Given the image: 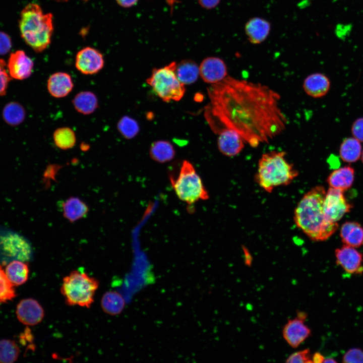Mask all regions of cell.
I'll use <instances>...</instances> for the list:
<instances>
[{
    "label": "cell",
    "mask_w": 363,
    "mask_h": 363,
    "mask_svg": "<svg viewBox=\"0 0 363 363\" xmlns=\"http://www.w3.org/2000/svg\"><path fill=\"white\" fill-rule=\"evenodd\" d=\"M14 286L0 265V305L7 303L15 297Z\"/></svg>",
    "instance_id": "cell-32"
},
{
    "label": "cell",
    "mask_w": 363,
    "mask_h": 363,
    "mask_svg": "<svg viewBox=\"0 0 363 363\" xmlns=\"http://www.w3.org/2000/svg\"><path fill=\"white\" fill-rule=\"evenodd\" d=\"M176 63L171 62L163 67L154 69L147 83L163 101L180 100L185 93V88L175 74Z\"/></svg>",
    "instance_id": "cell-7"
},
{
    "label": "cell",
    "mask_w": 363,
    "mask_h": 363,
    "mask_svg": "<svg viewBox=\"0 0 363 363\" xmlns=\"http://www.w3.org/2000/svg\"><path fill=\"white\" fill-rule=\"evenodd\" d=\"M323 362H325V363H329V362L334 363L335 362V363H336V362H337V361L332 357H328V358H324Z\"/></svg>",
    "instance_id": "cell-43"
},
{
    "label": "cell",
    "mask_w": 363,
    "mask_h": 363,
    "mask_svg": "<svg viewBox=\"0 0 363 363\" xmlns=\"http://www.w3.org/2000/svg\"><path fill=\"white\" fill-rule=\"evenodd\" d=\"M199 75L206 83L214 84L227 77V69L224 61L217 57H208L199 66Z\"/></svg>",
    "instance_id": "cell-12"
},
{
    "label": "cell",
    "mask_w": 363,
    "mask_h": 363,
    "mask_svg": "<svg viewBox=\"0 0 363 363\" xmlns=\"http://www.w3.org/2000/svg\"><path fill=\"white\" fill-rule=\"evenodd\" d=\"M33 67V61L23 50L12 53L7 66L10 77L19 80L29 77L32 74Z\"/></svg>",
    "instance_id": "cell-15"
},
{
    "label": "cell",
    "mask_w": 363,
    "mask_h": 363,
    "mask_svg": "<svg viewBox=\"0 0 363 363\" xmlns=\"http://www.w3.org/2000/svg\"><path fill=\"white\" fill-rule=\"evenodd\" d=\"M270 30V24L266 20L258 17L250 19L246 24L245 31L249 40L253 44L264 41Z\"/></svg>",
    "instance_id": "cell-18"
},
{
    "label": "cell",
    "mask_w": 363,
    "mask_h": 363,
    "mask_svg": "<svg viewBox=\"0 0 363 363\" xmlns=\"http://www.w3.org/2000/svg\"><path fill=\"white\" fill-rule=\"evenodd\" d=\"M244 253H245V264L247 266L250 267L251 266V264L252 263V257L247 250H246L244 249Z\"/></svg>",
    "instance_id": "cell-41"
},
{
    "label": "cell",
    "mask_w": 363,
    "mask_h": 363,
    "mask_svg": "<svg viewBox=\"0 0 363 363\" xmlns=\"http://www.w3.org/2000/svg\"><path fill=\"white\" fill-rule=\"evenodd\" d=\"M354 177V169L345 166L333 171L328 176L327 182L330 187L344 191L351 187Z\"/></svg>",
    "instance_id": "cell-20"
},
{
    "label": "cell",
    "mask_w": 363,
    "mask_h": 363,
    "mask_svg": "<svg viewBox=\"0 0 363 363\" xmlns=\"http://www.w3.org/2000/svg\"><path fill=\"white\" fill-rule=\"evenodd\" d=\"M8 71L7 70V64L5 60L0 58V96L6 94L9 84L11 80Z\"/></svg>",
    "instance_id": "cell-33"
},
{
    "label": "cell",
    "mask_w": 363,
    "mask_h": 363,
    "mask_svg": "<svg viewBox=\"0 0 363 363\" xmlns=\"http://www.w3.org/2000/svg\"><path fill=\"white\" fill-rule=\"evenodd\" d=\"M283 151L263 154L259 160L255 180L264 190L271 193L276 187L290 184L299 173L285 158Z\"/></svg>",
    "instance_id": "cell-4"
},
{
    "label": "cell",
    "mask_w": 363,
    "mask_h": 363,
    "mask_svg": "<svg viewBox=\"0 0 363 363\" xmlns=\"http://www.w3.org/2000/svg\"><path fill=\"white\" fill-rule=\"evenodd\" d=\"M361 142L353 137L344 138L339 149L340 158L347 163L357 161L361 157Z\"/></svg>",
    "instance_id": "cell-23"
},
{
    "label": "cell",
    "mask_w": 363,
    "mask_h": 363,
    "mask_svg": "<svg viewBox=\"0 0 363 363\" xmlns=\"http://www.w3.org/2000/svg\"><path fill=\"white\" fill-rule=\"evenodd\" d=\"M51 13L43 14L36 4L27 5L21 11L19 21L21 35L35 52L44 50L51 42L53 31Z\"/></svg>",
    "instance_id": "cell-3"
},
{
    "label": "cell",
    "mask_w": 363,
    "mask_h": 363,
    "mask_svg": "<svg viewBox=\"0 0 363 363\" xmlns=\"http://www.w3.org/2000/svg\"><path fill=\"white\" fill-rule=\"evenodd\" d=\"M53 1H56L58 2H66L68 1L69 0H53Z\"/></svg>",
    "instance_id": "cell-44"
},
{
    "label": "cell",
    "mask_w": 363,
    "mask_h": 363,
    "mask_svg": "<svg viewBox=\"0 0 363 363\" xmlns=\"http://www.w3.org/2000/svg\"><path fill=\"white\" fill-rule=\"evenodd\" d=\"M72 103L74 108L80 113L89 115L98 108V100L96 95L90 91H83L77 94Z\"/></svg>",
    "instance_id": "cell-21"
},
{
    "label": "cell",
    "mask_w": 363,
    "mask_h": 363,
    "mask_svg": "<svg viewBox=\"0 0 363 363\" xmlns=\"http://www.w3.org/2000/svg\"><path fill=\"white\" fill-rule=\"evenodd\" d=\"M305 322V321L296 317L288 320L283 327V337L292 348L299 346L311 334V329Z\"/></svg>",
    "instance_id": "cell-14"
},
{
    "label": "cell",
    "mask_w": 363,
    "mask_h": 363,
    "mask_svg": "<svg viewBox=\"0 0 363 363\" xmlns=\"http://www.w3.org/2000/svg\"><path fill=\"white\" fill-rule=\"evenodd\" d=\"M331 86L329 78L325 74L315 73L308 76L304 80L302 88L306 94L314 98L325 96Z\"/></svg>",
    "instance_id": "cell-16"
},
{
    "label": "cell",
    "mask_w": 363,
    "mask_h": 363,
    "mask_svg": "<svg viewBox=\"0 0 363 363\" xmlns=\"http://www.w3.org/2000/svg\"><path fill=\"white\" fill-rule=\"evenodd\" d=\"M16 313L18 320L28 326H34L39 324L44 316L41 306L33 298H26L21 300L17 306Z\"/></svg>",
    "instance_id": "cell-13"
},
{
    "label": "cell",
    "mask_w": 363,
    "mask_h": 363,
    "mask_svg": "<svg viewBox=\"0 0 363 363\" xmlns=\"http://www.w3.org/2000/svg\"><path fill=\"white\" fill-rule=\"evenodd\" d=\"M324 358L325 357L323 354L319 352H315L311 357L312 362L315 363L323 362Z\"/></svg>",
    "instance_id": "cell-40"
},
{
    "label": "cell",
    "mask_w": 363,
    "mask_h": 363,
    "mask_svg": "<svg viewBox=\"0 0 363 363\" xmlns=\"http://www.w3.org/2000/svg\"><path fill=\"white\" fill-rule=\"evenodd\" d=\"M103 55L97 49L86 47L77 53L75 58V67L82 74L94 75L104 67Z\"/></svg>",
    "instance_id": "cell-10"
},
{
    "label": "cell",
    "mask_w": 363,
    "mask_h": 363,
    "mask_svg": "<svg viewBox=\"0 0 363 363\" xmlns=\"http://www.w3.org/2000/svg\"><path fill=\"white\" fill-rule=\"evenodd\" d=\"M87 205L80 199L71 197L63 204V215L71 222L84 217L88 213Z\"/></svg>",
    "instance_id": "cell-22"
},
{
    "label": "cell",
    "mask_w": 363,
    "mask_h": 363,
    "mask_svg": "<svg viewBox=\"0 0 363 363\" xmlns=\"http://www.w3.org/2000/svg\"><path fill=\"white\" fill-rule=\"evenodd\" d=\"M101 305L106 313L116 315L120 314L124 310L125 301L123 296L118 292L109 291L103 296Z\"/></svg>",
    "instance_id": "cell-27"
},
{
    "label": "cell",
    "mask_w": 363,
    "mask_h": 363,
    "mask_svg": "<svg viewBox=\"0 0 363 363\" xmlns=\"http://www.w3.org/2000/svg\"><path fill=\"white\" fill-rule=\"evenodd\" d=\"M218 148L220 152L228 157H233L241 152L246 142L243 138L234 130L222 128L217 133Z\"/></svg>",
    "instance_id": "cell-11"
},
{
    "label": "cell",
    "mask_w": 363,
    "mask_h": 363,
    "mask_svg": "<svg viewBox=\"0 0 363 363\" xmlns=\"http://www.w3.org/2000/svg\"><path fill=\"white\" fill-rule=\"evenodd\" d=\"M207 91L206 118L217 120L210 125H219L215 130L232 129L256 148L286 129L288 120L280 106L281 96L266 85L227 76Z\"/></svg>",
    "instance_id": "cell-1"
},
{
    "label": "cell",
    "mask_w": 363,
    "mask_h": 363,
    "mask_svg": "<svg viewBox=\"0 0 363 363\" xmlns=\"http://www.w3.org/2000/svg\"><path fill=\"white\" fill-rule=\"evenodd\" d=\"M343 362H363V350L359 348H352L348 350L342 357Z\"/></svg>",
    "instance_id": "cell-35"
},
{
    "label": "cell",
    "mask_w": 363,
    "mask_h": 363,
    "mask_svg": "<svg viewBox=\"0 0 363 363\" xmlns=\"http://www.w3.org/2000/svg\"><path fill=\"white\" fill-rule=\"evenodd\" d=\"M351 208L352 205L345 198L343 191L330 187L326 193L323 203L324 211L329 219L337 222L350 212Z\"/></svg>",
    "instance_id": "cell-8"
},
{
    "label": "cell",
    "mask_w": 363,
    "mask_h": 363,
    "mask_svg": "<svg viewBox=\"0 0 363 363\" xmlns=\"http://www.w3.org/2000/svg\"><path fill=\"white\" fill-rule=\"evenodd\" d=\"M99 282L85 272L74 270L65 277L60 292L69 306L89 308L94 301Z\"/></svg>",
    "instance_id": "cell-5"
},
{
    "label": "cell",
    "mask_w": 363,
    "mask_h": 363,
    "mask_svg": "<svg viewBox=\"0 0 363 363\" xmlns=\"http://www.w3.org/2000/svg\"><path fill=\"white\" fill-rule=\"evenodd\" d=\"M336 262L347 273L359 275L363 273V256L355 248L344 245L335 251Z\"/></svg>",
    "instance_id": "cell-9"
},
{
    "label": "cell",
    "mask_w": 363,
    "mask_h": 363,
    "mask_svg": "<svg viewBox=\"0 0 363 363\" xmlns=\"http://www.w3.org/2000/svg\"><path fill=\"white\" fill-rule=\"evenodd\" d=\"M25 114L23 106L14 101L6 104L3 111V117L5 122L13 126L21 124L25 119Z\"/></svg>",
    "instance_id": "cell-28"
},
{
    "label": "cell",
    "mask_w": 363,
    "mask_h": 363,
    "mask_svg": "<svg viewBox=\"0 0 363 363\" xmlns=\"http://www.w3.org/2000/svg\"><path fill=\"white\" fill-rule=\"evenodd\" d=\"M221 0H198L199 4L204 8L211 9L216 7Z\"/></svg>",
    "instance_id": "cell-38"
},
{
    "label": "cell",
    "mask_w": 363,
    "mask_h": 363,
    "mask_svg": "<svg viewBox=\"0 0 363 363\" xmlns=\"http://www.w3.org/2000/svg\"><path fill=\"white\" fill-rule=\"evenodd\" d=\"M172 187L177 197L188 204L209 198L208 193L193 164L184 160L177 177H170Z\"/></svg>",
    "instance_id": "cell-6"
},
{
    "label": "cell",
    "mask_w": 363,
    "mask_h": 363,
    "mask_svg": "<svg viewBox=\"0 0 363 363\" xmlns=\"http://www.w3.org/2000/svg\"><path fill=\"white\" fill-rule=\"evenodd\" d=\"M138 0H116L117 3L122 7L129 8L135 5Z\"/></svg>",
    "instance_id": "cell-39"
},
{
    "label": "cell",
    "mask_w": 363,
    "mask_h": 363,
    "mask_svg": "<svg viewBox=\"0 0 363 363\" xmlns=\"http://www.w3.org/2000/svg\"><path fill=\"white\" fill-rule=\"evenodd\" d=\"M149 155L153 160L164 163L169 161L174 158L175 151L172 145L168 141H157L151 144Z\"/></svg>",
    "instance_id": "cell-26"
},
{
    "label": "cell",
    "mask_w": 363,
    "mask_h": 363,
    "mask_svg": "<svg viewBox=\"0 0 363 363\" xmlns=\"http://www.w3.org/2000/svg\"><path fill=\"white\" fill-rule=\"evenodd\" d=\"M12 47V41L10 36L5 32L0 31V55L9 52Z\"/></svg>",
    "instance_id": "cell-37"
},
{
    "label": "cell",
    "mask_w": 363,
    "mask_h": 363,
    "mask_svg": "<svg viewBox=\"0 0 363 363\" xmlns=\"http://www.w3.org/2000/svg\"><path fill=\"white\" fill-rule=\"evenodd\" d=\"M53 140L57 148L65 150L71 149L75 145L76 136L72 129L64 127L57 128L54 131Z\"/></svg>",
    "instance_id": "cell-29"
},
{
    "label": "cell",
    "mask_w": 363,
    "mask_h": 363,
    "mask_svg": "<svg viewBox=\"0 0 363 363\" xmlns=\"http://www.w3.org/2000/svg\"><path fill=\"white\" fill-rule=\"evenodd\" d=\"M117 129L120 134L126 139H131L137 136L140 128L137 122L129 116L120 118L117 124Z\"/></svg>",
    "instance_id": "cell-31"
},
{
    "label": "cell",
    "mask_w": 363,
    "mask_h": 363,
    "mask_svg": "<svg viewBox=\"0 0 363 363\" xmlns=\"http://www.w3.org/2000/svg\"><path fill=\"white\" fill-rule=\"evenodd\" d=\"M175 74L183 84L190 85L196 82L200 76L199 66L192 60H183L176 64Z\"/></svg>",
    "instance_id": "cell-24"
},
{
    "label": "cell",
    "mask_w": 363,
    "mask_h": 363,
    "mask_svg": "<svg viewBox=\"0 0 363 363\" xmlns=\"http://www.w3.org/2000/svg\"><path fill=\"white\" fill-rule=\"evenodd\" d=\"M326 193L323 186L313 188L304 195L295 209V223L314 241L328 239L338 228V223L329 219L324 213Z\"/></svg>",
    "instance_id": "cell-2"
},
{
    "label": "cell",
    "mask_w": 363,
    "mask_h": 363,
    "mask_svg": "<svg viewBox=\"0 0 363 363\" xmlns=\"http://www.w3.org/2000/svg\"><path fill=\"white\" fill-rule=\"evenodd\" d=\"M340 235L344 245L355 248L363 245V227L356 222L344 223L340 228Z\"/></svg>",
    "instance_id": "cell-19"
},
{
    "label": "cell",
    "mask_w": 363,
    "mask_h": 363,
    "mask_svg": "<svg viewBox=\"0 0 363 363\" xmlns=\"http://www.w3.org/2000/svg\"><path fill=\"white\" fill-rule=\"evenodd\" d=\"M19 352V348L14 341L9 339L0 340V363L14 362Z\"/></svg>",
    "instance_id": "cell-30"
},
{
    "label": "cell",
    "mask_w": 363,
    "mask_h": 363,
    "mask_svg": "<svg viewBox=\"0 0 363 363\" xmlns=\"http://www.w3.org/2000/svg\"><path fill=\"white\" fill-rule=\"evenodd\" d=\"M361 157V161H362V163H363V150H362L361 154V157Z\"/></svg>",
    "instance_id": "cell-45"
},
{
    "label": "cell",
    "mask_w": 363,
    "mask_h": 363,
    "mask_svg": "<svg viewBox=\"0 0 363 363\" xmlns=\"http://www.w3.org/2000/svg\"><path fill=\"white\" fill-rule=\"evenodd\" d=\"M286 362L288 363L313 362L310 349L307 348L292 353L286 358Z\"/></svg>",
    "instance_id": "cell-34"
},
{
    "label": "cell",
    "mask_w": 363,
    "mask_h": 363,
    "mask_svg": "<svg viewBox=\"0 0 363 363\" xmlns=\"http://www.w3.org/2000/svg\"><path fill=\"white\" fill-rule=\"evenodd\" d=\"M351 133L352 137L363 142V117H358L353 122Z\"/></svg>",
    "instance_id": "cell-36"
},
{
    "label": "cell",
    "mask_w": 363,
    "mask_h": 363,
    "mask_svg": "<svg viewBox=\"0 0 363 363\" xmlns=\"http://www.w3.org/2000/svg\"><path fill=\"white\" fill-rule=\"evenodd\" d=\"M28 265L21 261L14 260L6 267L5 273L11 283L14 285H20L25 283L28 278Z\"/></svg>",
    "instance_id": "cell-25"
},
{
    "label": "cell",
    "mask_w": 363,
    "mask_h": 363,
    "mask_svg": "<svg viewBox=\"0 0 363 363\" xmlns=\"http://www.w3.org/2000/svg\"><path fill=\"white\" fill-rule=\"evenodd\" d=\"M74 83L71 76L66 72H56L48 78L47 88L49 94L56 98L67 96L72 91Z\"/></svg>",
    "instance_id": "cell-17"
},
{
    "label": "cell",
    "mask_w": 363,
    "mask_h": 363,
    "mask_svg": "<svg viewBox=\"0 0 363 363\" xmlns=\"http://www.w3.org/2000/svg\"><path fill=\"white\" fill-rule=\"evenodd\" d=\"M297 317L301 320L306 321L307 317V315L304 312L298 311L297 314Z\"/></svg>",
    "instance_id": "cell-42"
}]
</instances>
